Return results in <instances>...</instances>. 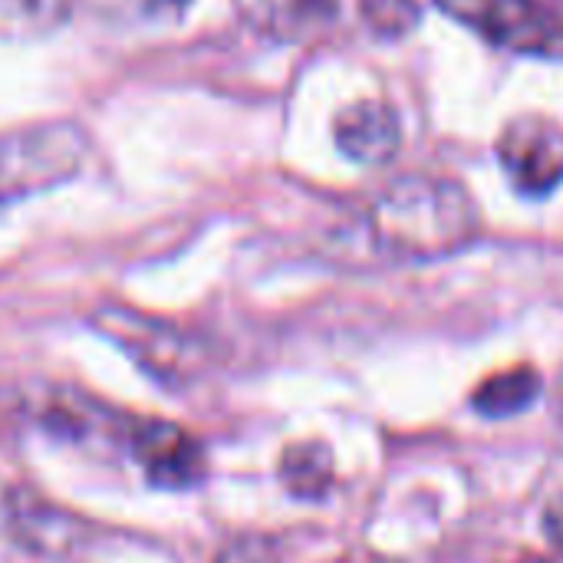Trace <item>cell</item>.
<instances>
[{"label":"cell","mask_w":563,"mask_h":563,"mask_svg":"<svg viewBox=\"0 0 563 563\" xmlns=\"http://www.w3.org/2000/svg\"><path fill=\"white\" fill-rule=\"evenodd\" d=\"M125 445L142 462L145 478L155 488H168V492L195 488L208 472V459H205L201 442L172 422L132 419Z\"/></svg>","instance_id":"obj_5"},{"label":"cell","mask_w":563,"mask_h":563,"mask_svg":"<svg viewBox=\"0 0 563 563\" xmlns=\"http://www.w3.org/2000/svg\"><path fill=\"white\" fill-rule=\"evenodd\" d=\"M241 20L277 43H303L336 20V0H234Z\"/></svg>","instance_id":"obj_8"},{"label":"cell","mask_w":563,"mask_h":563,"mask_svg":"<svg viewBox=\"0 0 563 563\" xmlns=\"http://www.w3.org/2000/svg\"><path fill=\"white\" fill-rule=\"evenodd\" d=\"M544 525H548V534L554 538V544H561L563 548V495L548 508V518H544Z\"/></svg>","instance_id":"obj_14"},{"label":"cell","mask_w":563,"mask_h":563,"mask_svg":"<svg viewBox=\"0 0 563 563\" xmlns=\"http://www.w3.org/2000/svg\"><path fill=\"white\" fill-rule=\"evenodd\" d=\"M191 0H139V10L152 20H175L188 10Z\"/></svg>","instance_id":"obj_13"},{"label":"cell","mask_w":563,"mask_h":563,"mask_svg":"<svg viewBox=\"0 0 563 563\" xmlns=\"http://www.w3.org/2000/svg\"><path fill=\"white\" fill-rule=\"evenodd\" d=\"M538 393H541V376L531 366H515L488 376L475 389L472 406L488 419H508L515 412H525L538 399Z\"/></svg>","instance_id":"obj_9"},{"label":"cell","mask_w":563,"mask_h":563,"mask_svg":"<svg viewBox=\"0 0 563 563\" xmlns=\"http://www.w3.org/2000/svg\"><path fill=\"white\" fill-rule=\"evenodd\" d=\"M541 3H548V0H541Z\"/></svg>","instance_id":"obj_17"},{"label":"cell","mask_w":563,"mask_h":563,"mask_svg":"<svg viewBox=\"0 0 563 563\" xmlns=\"http://www.w3.org/2000/svg\"><path fill=\"white\" fill-rule=\"evenodd\" d=\"M363 23L383 40L409 36L422 20V0H360Z\"/></svg>","instance_id":"obj_12"},{"label":"cell","mask_w":563,"mask_h":563,"mask_svg":"<svg viewBox=\"0 0 563 563\" xmlns=\"http://www.w3.org/2000/svg\"><path fill=\"white\" fill-rule=\"evenodd\" d=\"M498 162L521 195H551L563 181V125L541 112L515 115L498 135Z\"/></svg>","instance_id":"obj_4"},{"label":"cell","mask_w":563,"mask_h":563,"mask_svg":"<svg viewBox=\"0 0 563 563\" xmlns=\"http://www.w3.org/2000/svg\"><path fill=\"white\" fill-rule=\"evenodd\" d=\"M521 563H548V561H521Z\"/></svg>","instance_id":"obj_16"},{"label":"cell","mask_w":563,"mask_h":563,"mask_svg":"<svg viewBox=\"0 0 563 563\" xmlns=\"http://www.w3.org/2000/svg\"><path fill=\"white\" fill-rule=\"evenodd\" d=\"M475 198L452 178L406 175L393 181L366 214L369 247L399 264H426L459 254L478 238Z\"/></svg>","instance_id":"obj_1"},{"label":"cell","mask_w":563,"mask_h":563,"mask_svg":"<svg viewBox=\"0 0 563 563\" xmlns=\"http://www.w3.org/2000/svg\"><path fill=\"white\" fill-rule=\"evenodd\" d=\"M554 406H558V416H561V422H563V373H561V383H558V393H554Z\"/></svg>","instance_id":"obj_15"},{"label":"cell","mask_w":563,"mask_h":563,"mask_svg":"<svg viewBox=\"0 0 563 563\" xmlns=\"http://www.w3.org/2000/svg\"><path fill=\"white\" fill-rule=\"evenodd\" d=\"M89 152V139L73 122H43L0 139V205L69 181Z\"/></svg>","instance_id":"obj_2"},{"label":"cell","mask_w":563,"mask_h":563,"mask_svg":"<svg viewBox=\"0 0 563 563\" xmlns=\"http://www.w3.org/2000/svg\"><path fill=\"white\" fill-rule=\"evenodd\" d=\"M69 0H0V40H36L56 30Z\"/></svg>","instance_id":"obj_11"},{"label":"cell","mask_w":563,"mask_h":563,"mask_svg":"<svg viewBox=\"0 0 563 563\" xmlns=\"http://www.w3.org/2000/svg\"><path fill=\"white\" fill-rule=\"evenodd\" d=\"M96 327L109 333L119 346H125L152 376L172 379V376H188L191 373V346L181 333H175L165 323L145 320L142 313L106 307L96 313Z\"/></svg>","instance_id":"obj_6"},{"label":"cell","mask_w":563,"mask_h":563,"mask_svg":"<svg viewBox=\"0 0 563 563\" xmlns=\"http://www.w3.org/2000/svg\"><path fill=\"white\" fill-rule=\"evenodd\" d=\"M280 482L297 498H320L333 485V455L320 442L290 445L280 459Z\"/></svg>","instance_id":"obj_10"},{"label":"cell","mask_w":563,"mask_h":563,"mask_svg":"<svg viewBox=\"0 0 563 563\" xmlns=\"http://www.w3.org/2000/svg\"><path fill=\"white\" fill-rule=\"evenodd\" d=\"M488 43L525 56H563V23L541 0H435Z\"/></svg>","instance_id":"obj_3"},{"label":"cell","mask_w":563,"mask_h":563,"mask_svg":"<svg viewBox=\"0 0 563 563\" xmlns=\"http://www.w3.org/2000/svg\"><path fill=\"white\" fill-rule=\"evenodd\" d=\"M336 148L356 165H386L402 145V125L389 102L363 99L346 106L333 125Z\"/></svg>","instance_id":"obj_7"}]
</instances>
